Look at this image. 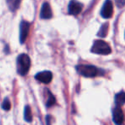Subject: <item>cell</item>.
<instances>
[{"mask_svg":"<svg viewBox=\"0 0 125 125\" xmlns=\"http://www.w3.org/2000/svg\"><path fill=\"white\" fill-rule=\"evenodd\" d=\"M51 118H52V116H46L47 125H52V124H51Z\"/></svg>","mask_w":125,"mask_h":125,"instance_id":"17","label":"cell"},{"mask_svg":"<svg viewBox=\"0 0 125 125\" xmlns=\"http://www.w3.org/2000/svg\"><path fill=\"white\" fill-rule=\"evenodd\" d=\"M55 103H56V99H55V98H54V96L52 95L51 93H48V99H47L46 106L47 107H51V106L53 105Z\"/></svg>","mask_w":125,"mask_h":125,"instance_id":"14","label":"cell"},{"mask_svg":"<svg viewBox=\"0 0 125 125\" xmlns=\"http://www.w3.org/2000/svg\"><path fill=\"white\" fill-rule=\"evenodd\" d=\"M108 23H105V24H103L102 27L100 28V30L99 32L98 33V35L101 38H104L107 35V33H108Z\"/></svg>","mask_w":125,"mask_h":125,"instance_id":"13","label":"cell"},{"mask_svg":"<svg viewBox=\"0 0 125 125\" xmlns=\"http://www.w3.org/2000/svg\"><path fill=\"white\" fill-rule=\"evenodd\" d=\"M113 121L116 125H122L123 123V119H124V116H123V112L122 111L120 106H116L113 109Z\"/></svg>","mask_w":125,"mask_h":125,"instance_id":"8","label":"cell"},{"mask_svg":"<svg viewBox=\"0 0 125 125\" xmlns=\"http://www.w3.org/2000/svg\"><path fill=\"white\" fill-rule=\"evenodd\" d=\"M31 60L27 54H21L17 58V71L21 75H26L30 69Z\"/></svg>","mask_w":125,"mask_h":125,"instance_id":"1","label":"cell"},{"mask_svg":"<svg viewBox=\"0 0 125 125\" xmlns=\"http://www.w3.org/2000/svg\"><path fill=\"white\" fill-rule=\"evenodd\" d=\"M113 14V4L111 0H106L101 9V16L104 18H111Z\"/></svg>","mask_w":125,"mask_h":125,"instance_id":"5","label":"cell"},{"mask_svg":"<svg viewBox=\"0 0 125 125\" xmlns=\"http://www.w3.org/2000/svg\"><path fill=\"white\" fill-rule=\"evenodd\" d=\"M35 79L40 82H43V83H45V84H48L52 82V73L51 71H48V70L40 72V73L36 74Z\"/></svg>","mask_w":125,"mask_h":125,"instance_id":"7","label":"cell"},{"mask_svg":"<svg viewBox=\"0 0 125 125\" xmlns=\"http://www.w3.org/2000/svg\"><path fill=\"white\" fill-rule=\"evenodd\" d=\"M30 24L26 21H22L20 24V42L23 44L27 40L29 32Z\"/></svg>","mask_w":125,"mask_h":125,"instance_id":"4","label":"cell"},{"mask_svg":"<svg viewBox=\"0 0 125 125\" xmlns=\"http://www.w3.org/2000/svg\"><path fill=\"white\" fill-rule=\"evenodd\" d=\"M7 3L10 9L12 11H15L19 7L20 4H21V0H7Z\"/></svg>","mask_w":125,"mask_h":125,"instance_id":"11","label":"cell"},{"mask_svg":"<svg viewBox=\"0 0 125 125\" xmlns=\"http://www.w3.org/2000/svg\"><path fill=\"white\" fill-rule=\"evenodd\" d=\"M2 107L4 111H9L11 107V104H10V102L9 99L8 98H5L4 100L3 101V104H2Z\"/></svg>","mask_w":125,"mask_h":125,"instance_id":"15","label":"cell"},{"mask_svg":"<svg viewBox=\"0 0 125 125\" xmlns=\"http://www.w3.org/2000/svg\"><path fill=\"white\" fill-rule=\"evenodd\" d=\"M125 102V94L124 92H120L119 94H117L115 97V103H116V106H120L121 107L122 105L124 104Z\"/></svg>","mask_w":125,"mask_h":125,"instance_id":"10","label":"cell"},{"mask_svg":"<svg viewBox=\"0 0 125 125\" xmlns=\"http://www.w3.org/2000/svg\"><path fill=\"white\" fill-rule=\"evenodd\" d=\"M40 17L42 19H50L52 17V11L48 3H44L40 10Z\"/></svg>","mask_w":125,"mask_h":125,"instance_id":"9","label":"cell"},{"mask_svg":"<svg viewBox=\"0 0 125 125\" xmlns=\"http://www.w3.org/2000/svg\"><path fill=\"white\" fill-rule=\"evenodd\" d=\"M91 52L99 55H108L111 52V48L104 40H96L93 45Z\"/></svg>","mask_w":125,"mask_h":125,"instance_id":"2","label":"cell"},{"mask_svg":"<svg viewBox=\"0 0 125 125\" xmlns=\"http://www.w3.org/2000/svg\"><path fill=\"white\" fill-rule=\"evenodd\" d=\"M115 2H116V5H117V7L123 8V6H124L125 0H115Z\"/></svg>","mask_w":125,"mask_h":125,"instance_id":"16","label":"cell"},{"mask_svg":"<svg viewBox=\"0 0 125 125\" xmlns=\"http://www.w3.org/2000/svg\"><path fill=\"white\" fill-rule=\"evenodd\" d=\"M24 118L27 122H32V120H33V114H32L31 108H30L28 105H27L26 107H25Z\"/></svg>","mask_w":125,"mask_h":125,"instance_id":"12","label":"cell"},{"mask_svg":"<svg viewBox=\"0 0 125 125\" xmlns=\"http://www.w3.org/2000/svg\"><path fill=\"white\" fill-rule=\"evenodd\" d=\"M68 10L70 15L77 16L82 10V4L81 3L75 1V0H72V1H70V4H69Z\"/></svg>","mask_w":125,"mask_h":125,"instance_id":"6","label":"cell"},{"mask_svg":"<svg viewBox=\"0 0 125 125\" xmlns=\"http://www.w3.org/2000/svg\"><path fill=\"white\" fill-rule=\"evenodd\" d=\"M76 70L80 75L85 77H94L99 75V70L94 65L80 64L76 67Z\"/></svg>","mask_w":125,"mask_h":125,"instance_id":"3","label":"cell"}]
</instances>
